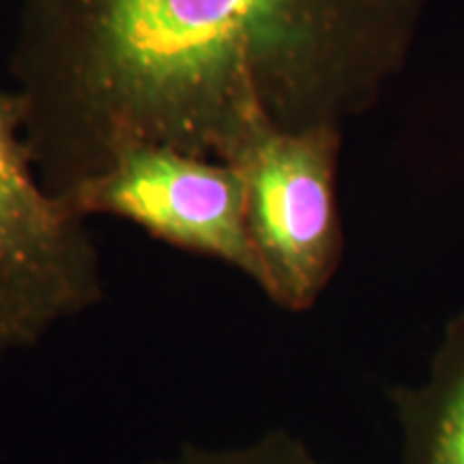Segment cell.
Instances as JSON below:
<instances>
[{"instance_id": "cell-2", "label": "cell", "mask_w": 464, "mask_h": 464, "mask_svg": "<svg viewBox=\"0 0 464 464\" xmlns=\"http://www.w3.org/2000/svg\"><path fill=\"white\" fill-rule=\"evenodd\" d=\"M344 130H282L260 123L228 164L243 177L246 222L260 290L288 312H305L338 274L344 230L338 207V161Z\"/></svg>"}, {"instance_id": "cell-3", "label": "cell", "mask_w": 464, "mask_h": 464, "mask_svg": "<svg viewBox=\"0 0 464 464\" xmlns=\"http://www.w3.org/2000/svg\"><path fill=\"white\" fill-rule=\"evenodd\" d=\"M103 297L86 219L48 191L14 91L0 89V353L39 344Z\"/></svg>"}, {"instance_id": "cell-1", "label": "cell", "mask_w": 464, "mask_h": 464, "mask_svg": "<svg viewBox=\"0 0 464 464\" xmlns=\"http://www.w3.org/2000/svg\"><path fill=\"white\" fill-rule=\"evenodd\" d=\"M428 0H17L9 75L56 198L131 144L230 161L254 127L362 119Z\"/></svg>"}, {"instance_id": "cell-4", "label": "cell", "mask_w": 464, "mask_h": 464, "mask_svg": "<svg viewBox=\"0 0 464 464\" xmlns=\"http://www.w3.org/2000/svg\"><path fill=\"white\" fill-rule=\"evenodd\" d=\"M80 218L112 216L153 239L232 266L260 288L243 177L228 161L168 144H131L61 198Z\"/></svg>"}, {"instance_id": "cell-5", "label": "cell", "mask_w": 464, "mask_h": 464, "mask_svg": "<svg viewBox=\"0 0 464 464\" xmlns=\"http://www.w3.org/2000/svg\"><path fill=\"white\" fill-rule=\"evenodd\" d=\"M392 402L406 464H464V312L445 324L428 381L396 387Z\"/></svg>"}, {"instance_id": "cell-6", "label": "cell", "mask_w": 464, "mask_h": 464, "mask_svg": "<svg viewBox=\"0 0 464 464\" xmlns=\"http://www.w3.org/2000/svg\"><path fill=\"white\" fill-rule=\"evenodd\" d=\"M158 464H323L304 440L286 430H271L246 445L205 448L183 445Z\"/></svg>"}]
</instances>
